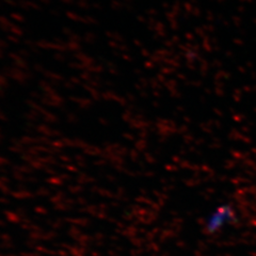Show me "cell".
<instances>
[{"label":"cell","mask_w":256,"mask_h":256,"mask_svg":"<svg viewBox=\"0 0 256 256\" xmlns=\"http://www.w3.org/2000/svg\"><path fill=\"white\" fill-rule=\"evenodd\" d=\"M234 217V212L228 206H222L216 210L206 221V230L210 233L219 230L226 224L232 221Z\"/></svg>","instance_id":"obj_1"}]
</instances>
